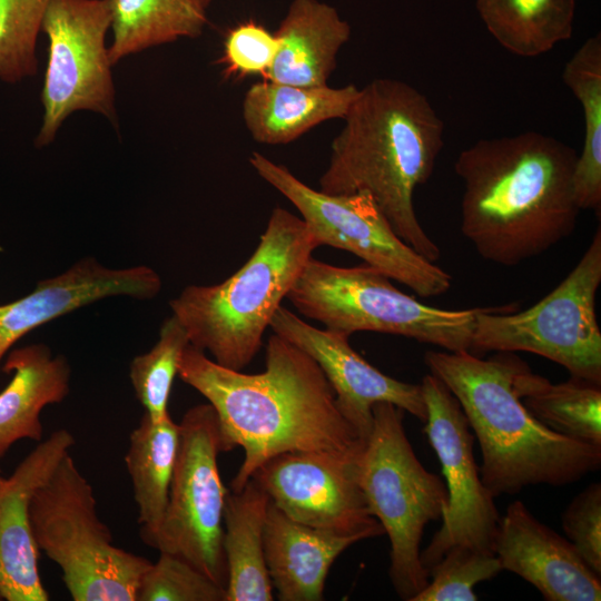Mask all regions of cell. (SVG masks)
<instances>
[{
    "mask_svg": "<svg viewBox=\"0 0 601 601\" xmlns=\"http://www.w3.org/2000/svg\"><path fill=\"white\" fill-rule=\"evenodd\" d=\"M265 363L262 373L246 374L217 364L190 343L179 361L181 381L217 414L224 452L244 450L230 491L243 489L276 455L358 454L366 443L341 412L329 382L308 354L273 334Z\"/></svg>",
    "mask_w": 601,
    "mask_h": 601,
    "instance_id": "1",
    "label": "cell"
},
{
    "mask_svg": "<svg viewBox=\"0 0 601 601\" xmlns=\"http://www.w3.org/2000/svg\"><path fill=\"white\" fill-rule=\"evenodd\" d=\"M577 156L532 130L480 139L459 154L461 231L482 258L516 266L573 233L581 211L573 193Z\"/></svg>",
    "mask_w": 601,
    "mask_h": 601,
    "instance_id": "2",
    "label": "cell"
},
{
    "mask_svg": "<svg viewBox=\"0 0 601 601\" xmlns=\"http://www.w3.org/2000/svg\"><path fill=\"white\" fill-rule=\"evenodd\" d=\"M343 119L319 190L370 195L398 237L435 263L441 252L418 221L413 195L443 148L442 118L413 86L377 78L358 90Z\"/></svg>",
    "mask_w": 601,
    "mask_h": 601,
    "instance_id": "3",
    "label": "cell"
},
{
    "mask_svg": "<svg viewBox=\"0 0 601 601\" xmlns=\"http://www.w3.org/2000/svg\"><path fill=\"white\" fill-rule=\"evenodd\" d=\"M430 373L459 401L482 452L480 475L494 496L529 485L574 483L601 466V447L551 431L518 398L512 352L483 359L470 351H427Z\"/></svg>",
    "mask_w": 601,
    "mask_h": 601,
    "instance_id": "4",
    "label": "cell"
},
{
    "mask_svg": "<svg viewBox=\"0 0 601 601\" xmlns=\"http://www.w3.org/2000/svg\"><path fill=\"white\" fill-rule=\"evenodd\" d=\"M317 247L304 220L277 207L249 259L219 284L185 287L169 302L173 315L193 346L242 371Z\"/></svg>",
    "mask_w": 601,
    "mask_h": 601,
    "instance_id": "5",
    "label": "cell"
},
{
    "mask_svg": "<svg viewBox=\"0 0 601 601\" xmlns=\"http://www.w3.org/2000/svg\"><path fill=\"white\" fill-rule=\"evenodd\" d=\"M30 522L39 551L60 568L73 601H136L152 562L114 544L70 453L33 494Z\"/></svg>",
    "mask_w": 601,
    "mask_h": 601,
    "instance_id": "6",
    "label": "cell"
},
{
    "mask_svg": "<svg viewBox=\"0 0 601 601\" xmlns=\"http://www.w3.org/2000/svg\"><path fill=\"white\" fill-rule=\"evenodd\" d=\"M305 317L349 337L377 332L413 338L449 352L470 351L480 308L442 309L401 292L370 266H334L313 257L287 297Z\"/></svg>",
    "mask_w": 601,
    "mask_h": 601,
    "instance_id": "7",
    "label": "cell"
},
{
    "mask_svg": "<svg viewBox=\"0 0 601 601\" xmlns=\"http://www.w3.org/2000/svg\"><path fill=\"white\" fill-rule=\"evenodd\" d=\"M404 410L388 402L373 405L358 482L372 515L390 540L393 588L401 599L412 601L430 580L420 545L425 526L441 520L447 490L416 457L404 430Z\"/></svg>",
    "mask_w": 601,
    "mask_h": 601,
    "instance_id": "8",
    "label": "cell"
},
{
    "mask_svg": "<svg viewBox=\"0 0 601 601\" xmlns=\"http://www.w3.org/2000/svg\"><path fill=\"white\" fill-rule=\"evenodd\" d=\"M601 284V229L566 277L522 312L480 308L472 353L529 352L568 370L571 376L601 383V332L597 293Z\"/></svg>",
    "mask_w": 601,
    "mask_h": 601,
    "instance_id": "9",
    "label": "cell"
},
{
    "mask_svg": "<svg viewBox=\"0 0 601 601\" xmlns=\"http://www.w3.org/2000/svg\"><path fill=\"white\" fill-rule=\"evenodd\" d=\"M249 164L295 206L319 246L349 252L424 298L451 288V275L402 240L370 195L316 190L258 151Z\"/></svg>",
    "mask_w": 601,
    "mask_h": 601,
    "instance_id": "10",
    "label": "cell"
},
{
    "mask_svg": "<svg viewBox=\"0 0 601 601\" xmlns=\"http://www.w3.org/2000/svg\"><path fill=\"white\" fill-rule=\"evenodd\" d=\"M224 453L214 407H190L179 422V447L160 529L149 546L173 554L226 589L223 550L225 487L217 459Z\"/></svg>",
    "mask_w": 601,
    "mask_h": 601,
    "instance_id": "11",
    "label": "cell"
},
{
    "mask_svg": "<svg viewBox=\"0 0 601 601\" xmlns=\"http://www.w3.org/2000/svg\"><path fill=\"white\" fill-rule=\"evenodd\" d=\"M110 24V0L49 1L41 24L49 48L38 146L51 142L73 111L86 109L114 118L112 63L106 48Z\"/></svg>",
    "mask_w": 601,
    "mask_h": 601,
    "instance_id": "12",
    "label": "cell"
},
{
    "mask_svg": "<svg viewBox=\"0 0 601 601\" xmlns=\"http://www.w3.org/2000/svg\"><path fill=\"white\" fill-rule=\"evenodd\" d=\"M421 388L426 407L424 431L440 460L447 490L442 525L420 554L430 573L445 552L457 544L495 554L501 516L494 496L481 480L473 453L474 436L459 401L431 373L423 377Z\"/></svg>",
    "mask_w": 601,
    "mask_h": 601,
    "instance_id": "13",
    "label": "cell"
},
{
    "mask_svg": "<svg viewBox=\"0 0 601 601\" xmlns=\"http://www.w3.org/2000/svg\"><path fill=\"white\" fill-rule=\"evenodd\" d=\"M362 452H287L266 461L252 477L299 523L362 540L380 536L384 529L358 482Z\"/></svg>",
    "mask_w": 601,
    "mask_h": 601,
    "instance_id": "14",
    "label": "cell"
},
{
    "mask_svg": "<svg viewBox=\"0 0 601 601\" xmlns=\"http://www.w3.org/2000/svg\"><path fill=\"white\" fill-rule=\"evenodd\" d=\"M269 327L319 365L341 412L363 439L371 433L373 405L378 402L392 403L425 422L421 384L402 382L382 373L351 347L348 337L316 328L283 306L276 311Z\"/></svg>",
    "mask_w": 601,
    "mask_h": 601,
    "instance_id": "15",
    "label": "cell"
},
{
    "mask_svg": "<svg viewBox=\"0 0 601 601\" xmlns=\"http://www.w3.org/2000/svg\"><path fill=\"white\" fill-rule=\"evenodd\" d=\"M76 440L59 428L26 455L14 471H0V597L6 601H48L39 574V549L31 522L30 503L36 491L70 453Z\"/></svg>",
    "mask_w": 601,
    "mask_h": 601,
    "instance_id": "16",
    "label": "cell"
},
{
    "mask_svg": "<svg viewBox=\"0 0 601 601\" xmlns=\"http://www.w3.org/2000/svg\"><path fill=\"white\" fill-rule=\"evenodd\" d=\"M161 288L159 275L145 265L111 269L83 257L68 270L38 282L33 292L0 305V371L4 355L40 325L110 296L151 299Z\"/></svg>",
    "mask_w": 601,
    "mask_h": 601,
    "instance_id": "17",
    "label": "cell"
},
{
    "mask_svg": "<svg viewBox=\"0 0 601 601\" xmlns=\"http://www.w3.org/2000/svg\"><path fill=\"white\" fill-rule=\"evenodd\" d=\"M494 553L502 569L539 590L548 601H599L601 580L574 545L540 522L521 501L501 516Z\"/></svg>",
    "mask_w": 601,
    "mask_h": 601,
    "instance_id": "18",
    "label": "cell"
},
{
    "mask_svg": "<svg viewBox=\"0 0 601 601\" xmlns=\"http://www.w3.org/2000/svg\"><path fill=\"white\" fill-rule=\"evenodd\" d=\"M361 540L299 523L270 501L264 525V554L278 600H323L332 564Z\"/></svg>",
    "mask_w": 601,
    "mask_h": 601,
    "instance_id": "19",
    "label": "cell"
},
{
    "mask_svg": "<svg viewBox=\"0 0 601 601\" xmlns=\"http://www.w3.org/2000/svg\"><path fill=\"white\" fill-rule=\"evenodd\" d=\"M1 370L12 378L0 392V460L20 440H42L41 412L68 396L71 377L66 356L41 343L12 349Z\"/></svg>",
    "mask_w": 601,
    "mask_h": 601,
    "instance_id": "20",
    "label": "cell"
},
{
    "mask_svg": "<svg viewBox=\"0 0 601 601\" xmlns=\"http://www.w3.org/2000/svg\"><path fill=\"white\" fill-rule=\"evenodd\" d=\"M279 48L265 79L302 87L328 86L349 24L318 0H293L275 32Z\"/></svg>",
    "mask_w": 601,
    "mask_h": 601,
    "instance_id": "21",
    "label": "cell"
},
{
    "mask_svg": "<svg viewBox=\"0 0 601 601\" xmlns=\"http://www.w3.org/2000/svg\"><path fill=\"white\" fill-rule=\"evenodd\" d=\"M358 88L302 87L264 79L248 88L243 119L253 139L260 144H287L315 126L344 118Z\"/></svg>",
    "mask_w": 601,
    "mask_h": 601,
    "instance_id": "22",
    "label": "cell"
},
{
    "mask_svg": "<svg viewBox=\"0 0 601 601\" xmlns=\"http://www.w3.org/2000/svg\"><path fill=\"white\" fill-rule=\"evenodd\" d=\"M270 499L250 477L228 491L224 508L223 550L227 568L226 601H272L273 585L264 554V525Z\"/></svg>",
    "mask_w": 601,
    "mask_h": 601,
    "instance_id": "23",
    "label": "cell"
},
{
    "mask_svg": "<svg viewBox=\"0 0 601 601\" xmlns=\"http://www.w3.org/2000/svg\"><path fill=\"white\" fill-rule=\"evenodd\" d=\"M179 447V423L170 414L154 422L144 413L129 435L125 464L132 484L140 538L150 545L168 503Z\"/></svg>",
    "mask_w": 601,
    "mask_h": 601,
    "instance_id": "24",
    "label": "cell"
},
{
    "mask_svg": "<svg viewBox=\"0 0 601 601\" xmlns=\"http://www.w3.org/2000/svg\"><path fill=\"white\" fill-rule=\"evenodd\" d=\"M513 388L523 406L545 427L601 447V383L571 376L554 384L523 362L514 374Z\"/></svg>",
    "mask_w": 601,
    "mask_h": 601,
    "instance_id": "25",
    "label": "cell"
},
{
    "mask_svg": "<svg viewBox=\"0 0 601 601\" xmlns=\"http://www.w3.org/2000/svg\"><path fill=\"white\" fill-rule=\"evenodd\" d=\"M487 31L509 52L534 58L571 38L575 0H476Z\"/></svg>",
    "mask_w": 601,
    "mask_h": 601,
    "instance_id": "26",
    "label": "cell"
},
{
    "mask_svg": "<svg viewBox=\"0 0 601 601\" xmlns=\"http://www.w3.org/2000/svg\"><path fill=\"white\" fill-rule=\"evenodd\" d=\"M562 80L580 101L584 139L573 171L578 207L601 209V36L587 39L566 61Z\"/></svg>",
    "mask_w": 601,
    "mask_h": 601,
    "instance_id": "27",
    "label": "cell"
},
{
    "mask_svg": "<svg viewBox=\"0 0 601 601\" xmlns=\"http://www.w3.org/2000/svg\"><path fill=\"white\" fill-rule=\"evenodd\" d=\"M112 65L144 49L179 38H196L208 23L197 0H110Z\"/></svg>",
    "mask_w": 601,
    "mask_h": 601,
    "instance_id": "28",
    "label": "cell"
},
{
    "mask_svg": "<svg viewBox=\"0 0 601 601\" xmlns=\"http://www.w3.org/2000/svg\"><path fill=\"white\" fill-rule=\"evenodd\" d=\"M189 344L186 329L176 316L166 318L152 348L137 355L129 366V378L145 414L154 422L168 414V401L181 354Z\"/></svg>",
    "mask_w": 601,
    "mask_h": 601,
    "instance_id": "29",
    "label": "cell"
},
{
    "mask_svg": "<svg viewBox=\"0 0 601 601\" xmlns=\"http://www.w3.org/2000/svg\"><path fill=\"white\" fill-rule=\"evenodd\" d=\"M50 0H0V78L17 82L37 70L36 43Z\"/></svg>",
    "mask_w": 601,
    "mask_h": 601,
    "instance_id": "30",
    "label": "cell"
},
{
    "mask_svg": "<svg viewBox=\"0 0 601 601\" xmlns=\"http://www.w3.org/2000/svg\"><path fill=\"white\" fill-rule=\"evenodd\" d=\"M502 570L495 554L454 545L431 568L427 585L412 601H475L474 587Z\"/></svg>",
    "mask_w": 601,
    "mask_h": 601,
    "instance_id": "31",
    "label": "cell"
},
{
    "mask_svg": "<svg viewBox=\"0 0 601 601\" xmlns=\"http://www.w3.org/2000/svg\"><path fill=\"white\" fill-rule=\"evenodd\" d=\"M136 601H226V589L165 552L144 573Z\"/></svg>",
    "mask_w": 601,
    "mask_h": 601,
    "instance_id": "32",
    "label": "cell"
},
{
    "mask_svg": "<svg viewBox=\"0 0 601 601\" xmlns=\"http://www.w3.org/2000/svg\"><path fill=\"white\" fill-rule=\"evenodd\" d=\"M279 48L275 33L248 21L231 29L224 43L220 60L228 76L262 75L266 77Z\"/></svg>",
    "mask_w": 601,
    "mask_h": 601,
    "instance_id": "33",
    "label": "cell"
},
{
    "mask_svg": "<svg viewBox=\"0 0 601 601\" xmlns=\"http://www.w3.org/2000/svg\"><path fill=\"white\" fill-rule=\"evenodd\" d=\"M562 528L584 562L601 575V484L580 492L562 515Z\"/></svg>",
    "mask_w": 601,
    "mask_h": 601,
    "instance_id": "34",
    "label": "cell"
},
{
    "mask_svg": "<svg viewBox=\"0 0 601 601\" xmlns=\"http://www.w3.org/2000/svg\"><path fill=\"white\" fill-rule=\"evenodd\" d=\"M199 2V4L204 8V9H207L210 3L213 2V0H197Z\"/></svg>",
    "mask_w": 601,
    "mask_h": 601,
    "instance_id": "35",
    "label": "cell"
},
{
    "mask_svg": "<svg viewBox=\"0 0 601 601\" xmlns=\"http://www.w3.org/2000/svg\"><path fill=\"white\" fill-rule=\"evenodd\" d=\"M0 600H2V598L0 597Z\"/></svg>",
    "mask_w": 601,
    "mask_h": 601,
    "instance_id": "36",
    "label": "cell"
}]
</instances>
